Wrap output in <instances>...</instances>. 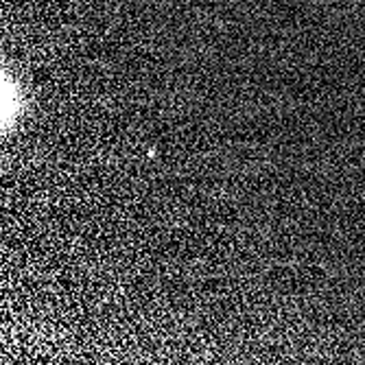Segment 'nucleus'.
<instances>
[{
	"label": "nucleus",
	"instance_id": "nucleus-1",
	"mask_svg": "<svg viewBox=\"0 0 365 365\" xmlns=\"http://www.w3.org/2000/svg\"><path fill=\"white\" fill-rule=\"evenodd\" d=\"M9 81L3 79V129L9 127L11 120H16L20 116V106H22V94L16 88L14 94L9 92Z\"/></svg>",
	"mask_w": 365,
	"mask_h": 365
}]
</instances>
